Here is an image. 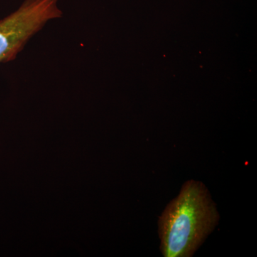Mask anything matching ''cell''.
I'll return each instance as SVG.
<instances>
[{
    "instance_id": "cell-1",
    "label": "cell",
    "mask_w": 257,
    "mask_h": 257,
    "mask_svg": "<svg viewBox=\"0 0 257 257\" xmlns=\"http://www.w3.org/2000/svg\"><path fill=\"white\" fill-rule=\"evenodd\" d=\"M219 215L204 184L186 182L159 221L161 250L165 257H188L217 224Z\"/></svg>"
},
{
    "instance_id": "cell-2",
    "label": "cell",
    "mask_w": 257,
    "mask_h": 257,
    "mask_svg": "<svg viewBox=\"0 0 257 257\" xmlns=\"http://www.w3.org/2000/svg\"><path fill=\"white\" fill-rule=\"evenodd\" d=\"M58 0H25L18 10L0 20V63L15 60L45 24L62 16Z\"/></svg>"
}]
</instances>
